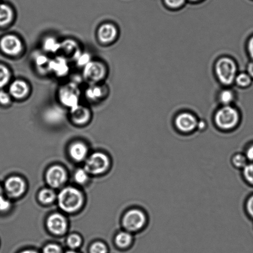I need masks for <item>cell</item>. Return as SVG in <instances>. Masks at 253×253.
Returning <instances> with one entry per match:
<instances>
[{
    "label": "cell",
    "instance_id": "11",
    "mask_svg": "<svg viewBox=\"0 0 253 253\" xmlns=\"http://www.w3.org/2000/svg\"><path fill=\"white\" fill-rule=\"evenodd\" d=\"M48 229L54 234H63L66 231L67 224L65 219L60 214L51 215L48 219Z\"/></svg>",
    "mask_w": 253,
    "mask_h": 253
},
{
    "label": "cell",
    "instance_id": "24",
    "mask_svg": "<svg viewBox=\"0 0 253 253\" xmlns=\"http://www.w3.org/2000/svg\"><path fill=\"white\" fill-rule=\"evenodd\" d=\"M61 49H63L64 52L68 53H71L74 52V56L79 52L78 44L73 40H67L63 43H61Z\"/></svg>",
    "mask_w": 253,
    "mask_h": 253
},
{
    "label": "cell",
    "instance_id": "12",
    "mask_svg": "<svg viewBox=\"0 0 253 253\" xmlns=\"http://www.w3.org/2000/svg\"><path fill=\"white\" fill-rule=\"evenodd\" d=\"M5 187L9 195L13 197H19L25 191V183L21 178L13 177L8 178Z\"/></svg>",
    "mask_w": 253,
    "mask_h": 253
},
{
    "label": "cell",
    "instance_id": "1",
    "mask_svg": "<svg viewBox=\"0 0 253 253\" xmlns=\"http://www.w3.org/2000/svg\"><path fill=\"white\" fill-rule=\"evenodd\" d=\"M240 121L239 110L233 105L221 106L215 112L214 122L221 131H231L236 128Z\"/></svg>",
    "mask_w": 253,
    "mask_h": 253
},
{
    "label": "cell",
    "instance_id": "44",
    "mask_svg": "<svg viewBox=\"0 0 253 253\" xmlns=\"http://www.w3.org/2000/svg\"><path fill=\"white\" fill-rule=\"evenodd\" d=\"M1 193H2V191H1V188H0V197H2Z\"/></svg>",
    "mask_w": 253,
    "mask_h": 253
},
{
    "label": "cell",
    "instance_id": "35",
    "mask_svg": "<svg viewBox=\"0 0 253 253\" xmlns=\"http://www.w3.org/2000/svg\"><path fill=\"white\" fill-rule=\"evenodd\" d=\"M43 253H61V250L58 245L49 244L44 248Z\"/></svg>",
    "mask_w": 253,
    "mask_h": 253
},
{
    "label": "cell",
    "instance_id": "3",
    "mask_svg": "<svg viewBox=\"0 0 253 253\" xmlns=\"http://www.w3.org/2000/svg\"><path fill=\"white\" fill-rule=\"evenodd\" d=\"M59 205L64 211L73 212L83 205V196L79 190L74 188H66L59 195Z\"/></svg>",
    "mask_w": 253,
    "mask_h": 253
},
{
    "label": "cell",
    "instance_id": "20",
    "mask_svg": "<svg viewBox=\"0 0 253 253\" xmlns=\"http://www.w3.org/2000/svg\"><path fill=\"white\" fill-rule=\"evenodd\" d=\"M132 236L128 232H121L116 238V244L121 249L128 248L132 242Z\"/></svg>",
    "mask_w": 253,
    "mask_h": 253
},
{
    "label": "cell",
    "instance_id": "34",
    "mask_svg": "<svg viewBox=\"0 0 253 253\" xmlns=\"http://www.w3.org/2000/svg\"><path fill=\"white\" fill-rule=\"evenodd\" d=\"M91 253H107V249L105 245L101 242L94 244L90 249Z\"/></svg>",
    "mask_w": 253,
    "mask_h": 253
},
{
    "label": "cell",
    "instance_id": "37",
    "mask_svg": "<svg viewBox=\"0 0 253 253\" xmlns=\"http://www.w3.org/2000/svg\"><path fill=\"white\" fill-rule=\"evenodd\" d=\"M10 101H11V98L8 94L3 91H0V103L2 105H7L9 103Z\"/></svg>",
    "mask_w": 253,
    "mask_h": 253
},
{
    "label": "cell",
    "instance_id": "15",
    "mask_svg": "<svg viewBox=\"0 0 253 253\" xmlns=\"http://www.w3.org/2000/svg\"><path fill=\"white\" fill-rule=\"evenodd\" d=\"M90 112L87 108L78 105L71 110L72 120L77 125H84L90 119Z\"/></svg>",
    "mask_w": 253,
    "mask_h": 253
},
{
    "label": "cell",
    "instance_id": "43",
    "mask_svg": "<svg viewBox=\"0 0 253 253\" xmlns=\"http://www.w3.org/2000/svg\"><path fill=\"white\" fill-rule=\"evenodd\" d=\"M190 1L192 2H197L198 1H200V0H190Z\"/></svg>",
    "mask_w": 253,
    "mask_h": 253
},
{
    "label": "cell",
    "instance_id": "26",
    "mask_svg": "<svg viewBox=\"0 0 253 253\" xmlns=\"http://www.w3.org/2000/svg\"><path fill=\"white\" fill-rule=\"evenodd\" d=\"M232 161L233 165L235 168L244 169L248 165L249 161H248L246 156L243 154H237L233 156Z\"/></svg>",
    "mask_w": 253,
    "mask_h": 253
},
{
    "label": "cell",
    "instance_id": "30",
    "mask_svg": "<svg viewBox=\"0 0 253 253\" xmlns=\"http://www.w3.org/2000/svg\"><path fill=\"white\" fill-rule=\"evenodd\" d=\"M166 6L171 9H178L184 6L186 0H164Z\"/></svg>",
    "mask_w": 253,
    "mask_h": 253
},
{
    "label": "cell",
    "instance_id": "45",
    "mask_svg": "<svg viewBox=\"0 0 253 253\" xmlns=\"http://www.w3.org/2000/svg\"><path fill=\"white\" fill-rule=\"evenodd\" d=\"M66 253H77L74 252H68Z\"/></svg>",
    "mask_w": 253,
    "mask_h": 253
},
{
    "label": "cell",
    "instance_id": "33",
    "mask_svg": "<svg viewBox=\"0 0 253 253\" xmlns=\"http://www.w3.org/2000/svg\"><path fill=\"white\" fill-rule=\"evenodd\" d=\"M75 179L79 183H84L88 179L87 172L85 170L79 169L75 173Z\"/></svg>",
    "mask_w": 253,
    "mask_h": 253
},
{
    "label": "cell",
    "instance_id": "40",
    "mask_svg": "<svg viewBox=\"0 0 253 253\" xmlns=\"http://www.w3.org/2000/svg\"><path fill=\"white\" fill-rule=\"evenodd\" d=\"M245 155L246 156L248 161L253 163V144L248 148Z\"/></svg>",
    "mask_w": 253,
    "mask_h": 253
},
{
    "label": "cell",
    "instance_id": "23",
    "mask_svg": "<svg viewBox=\"0 0 253 253\" xmlns=\"http://www.w3.org/2000/svg\"><path fill=\"white\" fill-rule=\"evenodd\" d=\"M86 95L90 100H98L103 95V91L100 86L92 85L86 90Z\"/></svg>",
    "mask_w": 253,
    "mask_h": 253
},
{
    "label": "cell",
    "instance_id": "22",
    "mask_svg": "<svg viewBox=\"0 0 253 253\" xmlns=\"http://www.w3.org/2000/svg\"><path fill=\"white\" fill-rule=\"evenodd\" d=\"M43 48L47 51L56 53L60 50L61 43H59L56 39L52 38V37H48L44 41Z\"/></svg>",
    "mask_w": 253,
    "mask_h": 253
},
{
    "label": "cell",
    "instance_id": "10",
    "mask_svg": "<svg viewBox=\"0 0 253 253\" xmlns=\"http://www.w3.org/2000/svg\"><path fill=\"white\" fill-rule=\"evenodd\" d=\"M47 182L52 187H59L66 179L65 171L59 166H54L49 169L46 175Z\"/></svg>",
    "mask_w": 253,
    "mask_h": 253
},
{
    "label": "cell",
    "instance_id": "18",
    "mask_svg": "<svg viewBox=\"0 0 253 253\" xmlns=\"http://www.w3.org/2000/svg\"><path fill=\"white\" fill-rule=\"evenodd\" d=\"M87 153V148L81 143L73 144L70 148V155L74 160L80 161L85 158Z\"/></svg>",
    "mask_w": 253,
    "mask_h": 253
},
{
    "label": "cell",
    "instance_id": "27",
    "mask_svg": "<svg viewBox=\"0 0 253 253\" xmlns=\"http://www.w3.org/2000/svg\"><path fill=\"white\" fill-rule=\"evenodd\" d=\"M10 73L8 69L0 64V88L3 87L9 81Z\"/></svg>",
    "mask_w": 253,
    "mask_h": 253
},
{
    "label": "cell",
    "instance_id": "2",
    "mask_svg": "<svg viewBox=\"0 0 253 253\" xmlns=\"http://www.w3.org/2000/svg\"><path fill=\"white\" fill-rule=\"evenodd\" d=\"M215 73L222 85L226 87L231 86L235 83V78L239 73L236 62L230 57H222L215 63Z\"/></svg>",
    "mask_w": 253,
    "mask_h": 253
},
{
    "label": "cell",
    "instance_id": "42",
    "mask_svg": "<svg viewBox=\"0 0 253 253\" xmlns=\"http://www.w3.org/2000/svg\"><path fill=\"white\" fill-rule=\"evenodd\" d=\"M21 253H37L36 252H34V251H31V250H27V251L22 252Z\"/></svg>",
    "mask_w": 253,
    "mask_h": 253
},
{
    "label": "cell",
    "instance_id": "36",
    "mask_svg": "<svg viewBox=\"0 0 253 253\" xmlns=\"http://www.w3.org/2000/svg\"><path fill=\"white\" fill-rule=\"evenodd\" d=\"M246 208L248 214L253 219V195L248 199Z\"/></svg>",
    "mask_w": 253,
    "mask_h": 253
},
{
    "label": "cell",
    "instance_id": "38",
    "mask_svg": "<svg viewBox=\"0 0 253 253\" xmlns=\"http://www.w3.org/2000/svg\"><path fill=\"white\" fill-rule=\"evenodd\" d=\"M247 48L250 58L253 60V36L250 37L249 41H248Z\"/></svg>",
    "mask_w": 253,
    "mask_h": 253
},
{
    "label": "cell",
    "instance_id": "29",
    "mask_svg": "<svg viewBox=\"0 0 253 253\" xmlns=\"http://www.w3.org/2000/svg\"><path fill=\"white\" fill-rule=\"evenodd\" d=\"M74 58L79 65L81 66H85L91 61L90 55L87 53H82L81 51L78 52Z\"/></svg>",
    "mask_w": 253,
    "mask_h": 253
},
{
    "label": "cell",
    "instance_id": "28",
    "mask_svg": "<svg viewBox=\"0 0 253 253\" xmlns=\"http://www.w3.org/2000/svg\"><path fill=\"white\" fill-rule=\"evenodd\" d=\"M243 175L245 180L250 185H253V163H248L243 169Z\"/></svg>",
    "mask_w": 253,
    "mask_h": 253
},
{
    "label": "cell",
    "instance_id": "21",
    "mask_svg": "<svg viewBox=\"0 0 253 253\" xmlns=\"http://www.w3.org/2000/svg\"><path fill=\"white\" fill-rule=\"evenodd\" d=\"M253 79L247 72H242L238 73L235 78V84L242 88L249 87L252 85Z\"/></svg>",
    "mask_w": 253,
    "mask_h": 253
},
{
    "label": "cell",
    "instance_id": "8",
    "mask_svg": "<svg viewBox=\"0 0 253 253\" xmlns=\"http://www.w3.org/2000/svg\"><path fill=\"white\" fill-rule=\"evenodd\" d=\"M0 47L4 53L14 56L21 53L22 43L18 37L13 35H8L1 39Z\"/></svg>",
    "mask_w": 253,
    "mask_h": 253
},
{
    "label": "cell",
    "instance_id": "39",
    "mask_svg": "<svg viewBox=\"0 0 253 253\" xmlns=\"http://www.w3.org/2000/svg\"><path fill=\"white\" fill-rule=\"evenodd\" d=\"M10 207V203L7 200H4L3 197H0V211H4L8 210Z\"/></svg>",
    "mask_w": 253,
    "mask_h": 253
},
{
    "label": "cell",
    "instance_id": "14",
    "mask_svg": "<svg viewBox=\"0 0 253 253\" xmlns=\"http://www.w3.org/2000/svg\"><path fill=\"white\" fill-rule=\"evenodd\" d=\"M69 66L65 58L63 57H58L50 60L49 64V70L53 71L56 75L64 76L68 74Z\"/></svg>",
    "mask_w": 253,
    "mask_h": 253
},
{
    "label": "cell",
    "instance_id": "5",
    "mask_svg": "<svg viewBox=\"0 0 253 253\" xmlns=\"http://www.w3.org/2000/svg\"><path fill=\"white\" fill-rule=\"evenodd\" d=\"M198 118L193 113L184 111L178 114L173 121L175 127L180 132L188 134L197 130Z\"/></svg>",
    "mask_w": 253,
    "mask_h": 253
},
{
    "label": "cell",
    "instance_id": "25",
    "mask_svg": "<svg viewBox=\"0 0 253 253\" xmlns=\"http://www.w3.org/2000/svg\"><path fill=\"white\" fill-rule=\"evenodd\" d=\"M55 199V194L53 191L45 189L41 191L39 194V200L44 204H49Z\"/></svg>",
    "mask_w": 253,
    "mask_h": 253
},
{
    "label": "cell",
    "instance_id": "17",
    "mask_svg": "<svg viewBox=\"0 0 253 253\" xmlns=\"http://www.w3.org/2000/svg\"><path fill=\"white\" fill-rule=\"evenodd\" d=\"M218 100L221 106L232 105L235 100V93L230 86H225L220 91Z\"/></svg>",
    "mask_w": 253,
    "mask_h": 253
},
{
    "label": "cell",
    "instance_id": "41",
    "mask_svg": "<svg viewBox=\"0 0 253 253\" xmlns=\"http://www.w3.org/2000/svg\"><path fill=\"white\" fill-rule=\"evenodd\" d=\"M247 73L253 79V61H250L247 67Z\"/></svg>",
    "mask_w": 253,
    "mask_h": 253
},
{
    "label": "cell",
    "instance_id": "4",
    "mask_svg": "<svg viewBox=\"0 0 253 253\" xmlns=\"http://www.w3.org/2000/svg\"><path fill=\"white\" fill-rule=\"evenodd\" d=\"M147 218L142 211L133 209L128 211L123 218V225L128 231L137 232L143 229Z\"/></svg>",
    "mask_w": 253,
    "mask_h": 253
},
{
    "label": "cell",
    "instance_id": "32",
    "mask_svg": "<svg viewBox=\"0 0 253 253\" xmlns=\"http://www.w3.org/2000/svg\"><path fill=\"white\" fill-rule=\"evenodd\" d=\"M68 244L72 249H76L80 246L81 244V239L78 235H71L68 238Z\"/></svg>",
    "mask_w": 253,
    "mask_h": 253
},
{
    "label": "cell",
    "instance_id": "6",
    "mask_svg": "<svg viewBox=\"0 0 253 253\" xmlns=\"http://www.w3.org/2000/svg\"><path fill=\"white\" fill-rule=\"evenodd\" d=\"M108 166L107 156L103 153H95L86 161L85 170L91 174H100L105 172Z\"/></svg>",
    "mask_w": 253,
    "mask_h": 253
},
{
    "label": "cell",
    "instance_id": "31",
    "mask_svg": "<svg viewBox=\"0 0 253 253\" xmlns=\"http://www.w3.org/2000/svg\"><path fill=\"white\" fill-rule=\"evenodd\" d=\"M36 62L37 66L39 67L40 68H45L49 70V64L50 60H49V59L46 56L43 55V54H41V55L37 57Z\"/></svg>",
    "mask_w": 253,
    "mask_h": 253
},
{
    "label": "cell",
    "instance_id": "13",
    "mask_svg": "<svg viewBox=\"0 0 253 253\" xmlns=\"http://www.w3.org/2000/svg\"><path fill=\"white\" fill-rule=\"evenodd\" d=\"M118 29L114 25L105 24L98 30V38L103 43H108L115 41L118 36Z\"/></svg>",
    "mask_w": 253,
    "mask_h": 253
},
{
    "label": "cell",
    "instance_id": "19",
    "mask_svg": "<svg viewBox=\"0 0 253 253\" xmlns=\"http://www.w3.org/2000/svg\"><path fill=\"white\" fill-rule=\"evenodd\" d=\"M13 17V12L9 6L0 4V27L6 26L11 21Z\"/></svg>",
    "mask_w": 253,
    "mask_h": 253
},
{
    "label": "cell",
    "instance_id": "16",
    "mask_svg": "<svg viewBox=\"0 0 253 253\" xmlns=\"http://www.w3.org/2000/svg\"><path fill=\"white\" fill-rule=\"evenodd\" d=\"M9 92L14 98H23L29 92V85L23 81H14L10 86Z\"/></svg>",
    "mask_w": 253,
    "mask_h": 253
},
{
    "label": "cell",
    "instance_id": "9",
    "mask_svg": "<svg viewBox=\"0 0 253 253\" xmlns=\"http://www.w3.org/2000/svg\"><path fill=\"white\" fill-rule=\"evenodd\" d=\"M105 68L99 62L90 61L85 66L84 76L88 81L96 83L101 80L105 75Z\"/></svg>",
    "mask_w": 253,
    "mask_h": 253
},
{
    "label": "cell",
    "instance_id": "7",
    "mask_svg": "<svg viewBox=\"0 0 253 253\" xmlns=\"http://www.w3.org/2000/svg\"><path fill=\"white\" fill-rule=\"evenodd\" d=\"M59 96L61 102L71 109L79 105V91L74 84H70L61 88Z\"/></svg>",
    "mask_w": 253,
    "mask_h": 253
}]
</instances>
